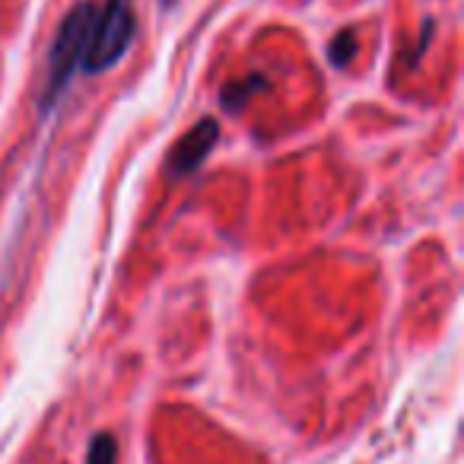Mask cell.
Here are the masks:
<instances>
[{
	"mask_svg": "<svg viewBox=\"0 0 464 464\" xmlns=\"http://www.w3.org/2000/svg\"><path fill=\"white\" fill-rule=\"evenodd\" d=\"M92 16H96L92 4H77V7L61 20L58 35H54V42H52V52H48V77H45V96H42V109L45 111L58 102L61 92L67 90L73 73L83 64Z\"/></svg>",
	"mask_w": 464,
	"mask_h": 464,
	"instance_id": "cell-1",
	"label": "cell"
},
{
	"mask_svg": "<svg viewBox=\"0 0 464 464\" xmlns=\"http://www.w3.org/2000/svg\"><path fill=\"white\" fill-rule=\"evenodd\" d=\"M134 33V0H105V7L96 10V16H92L90 42H86L83 64L80 67L86 73H102L109 67H115L128 54Z\"/></svg>",
	"mask_w": 464,
	"mask_h": 464,
	"instance_id": "cell-2",
	"label": "cell"
},
{
	"mask_svg": "<svg viewBox=\"0 0 464 464\" xmlns=\"http://www.w3.org/2000/svg\"><path fill=\"white\" fill-rule=\"evenodd\" d=\"M217 137H219L217 118H200V121L194 124L191 130H185V137L172 147V153H169V172L172 175L194 172V169L210 156V150L217 147Z\"/></svg>",
	"mask_w": 464,
	"mask_h": 464,
	"instance_id": "cell-3",
	"label": "cell"
},
{
	"mask_svg": "<svg viewBox=\"0 0 464 464\" xmlns=\"http://www.w3.org/2000/svg\"><path fill=\"white\" fill-rule=\"evenodd\" d=\"M265 86H267V80L261 77V73H252V77H246V80H236V83H229L223 90V109H229V111L242 109V105H246L255 92L265 90Z\"/></svg>",
	"mask_w": 464,
	"mask_h": 464,
	"instance_id": "cell-4",
	"label": "cell"
},
{
	"mask_svg": "<svg viewBox=\"0 0 464 464\" xmlns=\"http://www.w3.org/2000/svg\"><path fill=\"white\" fill-rule=\"evenodd\" d=\"M86 464H118V442L111 432H96L86 449Z\"/></svg>",
	"mask_w": 464,
	"mask_h": 464,
	"instance_id": "cell-5",
	"label": "cell"
},
{
	"mask_svg": "<svg viewBox=\"0 0 464 464\" xmlns=\"http://www.w3.org/2000/svg\"><path fill=\"white\" fill-rule=\"evenodd\" d=\"M353 54H356V35H353V29H343V33H337L334 42H331L328 58L334 67H347L350 61H353Z\"/></svg>",
	"mask_w": 464,
	"mask_h": 464,
	"instance_id": "cell-6",
	"label": "cell"
},
{
	"mask_svg": "<svg viewBox=\"0 0 464 464\" xmlns=\"http://www.w3.org/2000/svg\"><path fill=\"white\" fill-rule=\"evenodd\" d=\"M166 4H172V0H166Z\"/></svg>",
	"mask_w": 464,
	"mask_h": 464,
	"instance_id": "cell-7",
	"label": "cell"
}]
</instances>
